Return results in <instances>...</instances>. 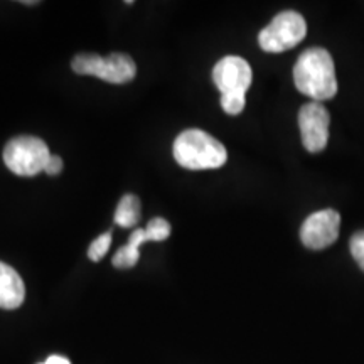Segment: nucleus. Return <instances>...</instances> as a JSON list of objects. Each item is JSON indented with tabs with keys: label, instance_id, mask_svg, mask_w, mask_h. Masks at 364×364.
Wrapping results in <instances>:
<instances>
[{
	"label": "nucleus",
	"instance_id": "13",
	"mask_svg": "<svg viewBox=\"0 0 364 364\" xmlns=\"http://www.w3.org/2000/svg\"><path fill=\"white\" fill-rule=\"evenodd\" d=\"M110 245H112V233L100 235L98 238L90 245V248H88L90 260L91 262H100V260H102L105 255L108 253V250H110Z\"/></svg>",
	"mask_w": 364,
	"mask_h": 364
},
{
	"label": "nucleus",
	"instance_id": "6",
	"mask_svg": "<svg viewBox=\"0 0 364 364\" xmlns=\"http://www.w3.org/2000/svg\"><path fill=\"white\" fill-rule=\"evenodd\" d=\"M307 34L304 17L295 11L280 12L258 36L260 48L267 53H284L302 43Z\"/></svg>",
	"mask_w": 364,
	"mask_h": 364
},
{
	"label": "nucleus",
	"instance_id": "4",
	"mask_svg": "<svg viewBox=\"0 0 364 364\" xmlns=\"http://www.w3.org/2000/svg\"><path fill=\"white\" fill-rule=\"evenodd\" d=\"M71 68L81 76H97L113 85L129 83L136 73L134 59L122 53H113L107 58L98 54H78L71 61Z\"/></svg>",
	"mask_w": 364,
	"mask_h": 364
},
{
	"label": "nucleus",
	"instance_id": "8",
	"mask_svg": "<svg viewBox=\"0 0 364 364\" xmlns=\"http://www.w3.org/2000/svg\"><path fill=\"white\" fill-rule=\"evenodd\" d=\"M341 216L334 209L312 213L300 228V240L311 250H324L339 238Z\"/></svg>",
	"mask_w": 364,
	"mask_h": 364
},
{
	"label": "nucleus",
	"instance_id": "10",
	"mask_svg": "<svg viewBox=\"0 0 364 364\" xmlns=\"http://www.w3.org/2000/svg\"><path fill=\"white\" fill-rule=\"evenodd\" d=\"M147 241H150L147 230H145V228H136L134 233L130 235L129 243L115 253V257H113L112 260L113 267L120 268V270H127V268L135 267L140 258V247H142L144 243H147Z\"/></svg>",
	"mask_w": 364,
	"mask_h": 364
},
{
	"label": "nucleus",
	"instance_id": "15",
	"mask_svg": "<svg viewBox=\"0 0 364 364\" xmlns=\"http://www.w3.org/2000/svg\"><path fill=\"white\" fill-rule=\"evenodd\" d=\"M61 171H63V159L58 157V156H51V159H49V162H48V166H46L44 172L48 176H58Z\"/></svg>",
	"mask_w": 364,
	"mask_h": 364
},
{
	"label": "nucleus",
	"instance_id": "2",
	"mask_svg": "<svg viewBox=\"0 0 364 364\" xmlns=\"http://www.w3.org/2000/svg\"><path fill=\"white\" fill-rule=\"evenodd\" d=\"M174 159L189 171L218 169L225 166L228 152L220 140L199 129L184 130L174 142Z\"/></svg>",
	"mask_w": 364,
	"mask_h": 364
},
{
	"label": "nucleus",
	"instance_id": "16",
	"mask_svg": "<svg viewBox=\"0 0 364 364\" xmlns=\"http://www.w3.org/2000/svg\"><path fill=\"white\" fill-rule=\"evenodd\" d=\"M41 364H71V363H70V359L65 356H49L44 363H41Z\"/></svg>",
	"mask_w": 364,
	"mask_h": 364
},
{
	"label": "nucleus",
	"instance_id": "11",
	"mask_svg": "<svg viewBox=\"0 0 364 364\" xmlns=\"http://www.w3.org/2000/svg\"><path fill=\"white\" fill-rule=\"evenodd\" d=\"M140 221V201L134 194H125L118 203L115 223L122 228H134Z\"/></svg>",
	"mask_w": 364,
	"mask_h": 364
},
{
	"label": "nucleus",
	"instance_id": "7",
	"mask_svg": "<svg viewBox=\"0 0 364 364\" xmlns=\"http://www.w3.org/2000/svg\"><path fill=\"white\" fill-rule=\"evenodd\" d=\"M331 117L327 108L318 102L304 105L299 112V127L302 144L311 154L322 152L329 142Z\"/></svg>",
	"mask_w": 364,
	"mask_h": 364
},
{
	"label": "nucleus",
	"instance_id": "9",
	"mask_svg": "<svg viewBox=\"0 0 364 364\" xmlns=\"http://www.w3.org/2000/svg\"><path fill=\"white\" fill-rule=\"evenodd\" d=\"M24 299L26 285L21 275L7 263L0 262V309L12 311L21 307Z\"/></svg>",
	"mask_w": 364,
	"mask_h": 364
},
{
	"label": "nucleus",
	"instance_id": "1",
	"mask_svg": "<svg viewBox=\"0 0 364 364\" xmlns=\"http://www.w3.org/2000/svg\"><path fill=\"white\" fill-rule=\"evenodd\" d=\"M294 83L300 93L314 102H326L338 93L334 61L324 48H309L294 66Z\"/></svg>",
	"mask_w": 364,
	"mask_h": 364
},
{
	"label": "nucleus",
	"instance_id": "3",
	"mask_svg": "<svg viewBox=\"0 0 364 364\" xmlns=\"http://www.w3.org/2000/svg\"><path fill=\"white\" fill-rule=\"evenodd\" d=\"M252 80V68L243 58L226 56L216 63L213 81L221 91V108L228 115H240L245 110Z\"/></svg>",
	"mask_w": 364,
	"mask_h": 364
},
{
	"label": "nucleus",
	"instance_id": "5",
	"mask_svg": "<svg viewBox=\"0 0 364 364\" xmlns=\"http://www.w3.org/2000/svg\"><path fill=\"white\" fill-rule=\"evenodd\" d=\"M49 159L51 154L48 145L38 136H16L4 149V162L7 169L22 177H33L44 172Z\"/></svg>",
	"mask_w": 364,
	"mask_h": 364
},
{
	"label": "nucleus",
	"instance_id": "12",
	"mask_svg": "<svg viewBox=\"0 0 364 364\" xmlns=\"http://www.w3.org/2000/svg\"><path fill=\"white\" fill-rule=\"evenodd\" d=\"M150 241H164L171 236V225L164 218H154L145 226Z\"/></svg>",
	"mask_w": 364,
	"mask_h": 364
},
{
	"label": "nucleus",
	"instance_id": "14",
	"mask_svg": "<svg viewBox=\"0 0 364 364\" xmlns=\"http://www.w3.org/2000/svg\"><path fill=\"white\" fill-rule=\"evenodd\" d=\"M349 250H351L353 258L356 260L359 268L364 272V231H358L353 235L349 241Z\"/></svg>",
	"mask_w": 364,
	"mask_h": 364
}]
</instances>
